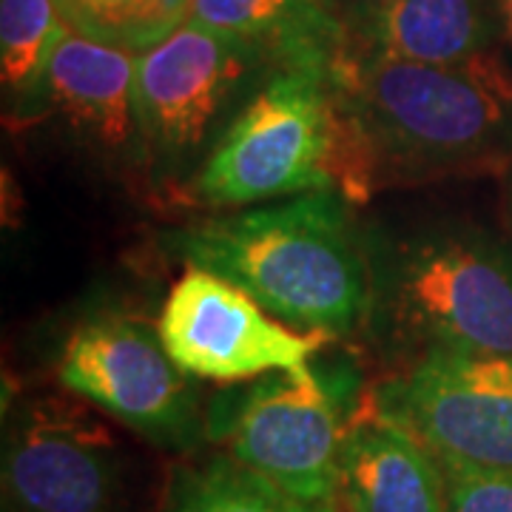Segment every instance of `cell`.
<instances>
[{"instance_id": "10", "label": "cell", "mask_w": 512, "mask_h": 512, "mask_svg": "<svg viewBox=\"0 0 512 512\" xmlns=\"http://www.w3.org/2000/svg\"><path fill=\"white\" fill-rule=\"evenodd\" d=\"M171 359L200 382H251L313 362L336 336L291 328L251 293L205 268H185L157 319Z\"/></svg>"}, {"instance_id": "11", "label": "cell", "mask_w": 512, "mask_h": 512, "mask_svg": "<svg viewBox=\"0 0 512 512\" xmlns=\"http://www.w3.org/2000/svg\"><path fill=\"white\" fill-rule=\"evenodd\" d=\"M339 512H447V478L439 456L373 404L350 421L339 464Z\"/></svg>"}, {"instance_id": "20", "label": "cell", "mask_w": 512, "mask_h": 512, "mask_svg": "<svg viewBox=\"0 0 512 512\" xmlns=\"http://www.w3.org/2000/svg\"><path fill=\"white\" fill-rule=\"evenodd\" d=\"M498 6V26H501V35L512 46V0H495Z\"/></svg>"}, {"instance_id": "3", "label": "cell", "mask_w": 512, "mask_h": 512, "mask_svg": "<svg viewBox=\"0 0 512 512\" xmlns=\"http://www.w3.org/2000/svg\"><path fill=\"white\" fill-rule=\"evenodd\" d=\"M330 69H274L194 171L191 200L211 211L316 191L367 200L362 154Z\"/></svg>"}, {"instance_id": "17", "label": "cell", "mask_w": 512, "mask_h": 512, "mask_svg": "<svg viewBox=\"0 0 512 512\" xmlns=\"http://www.w3.org/2000/svg\"><path fill=\"white\" fill-rule=\"evenodd\" d=\"M63 20L74 32L120 46L128 52H146L191 15V0H55Z\"/></svg>"}, {"instance_id": "4", "label": "cell", "mask_w": 512, "mask_h": 512, "mask_svg": "<svg viewBox=\"0 0 512 512\" xmlns=\"http://www.w3.org/2000/svg\"><path fill=\"white\" fill-rule=\"evenodd\" d=\"M370 316L416 356H512V248L473 225H430L376 256ZM413 356V359H416Z\"/></svg>"}, {"instance_id": "6", "label": "cell", "mask_w": 512, "mask_h": 512, "mask_svg": "<svg viewBox=\"0 0 512 512\" xmlns=\"http://www.w3.org/2000/svg\"><path fill=\"white\" fill-rule=\"evenodd\" d=\"M268 63L254 46L194 20L140 52L134 100L148 168L163 180L197 171L242 109L256 69Z\"/></svg>"}, {"instance_id": "18", "label": "cell", "mask_w": 512, "mask_h": 512, "mask_svg": "<svg viewBox=\"0 0 512 512\" xmlns=\"http://www.w3.org/2000/svg\"><path fill=\"white\" fill-rule=\"evenodd\" d=\"M441 467L447 478V512H512V473L456 461H441Z\"/></svg>"}, {"instance_id": "2", "label": "cell", "mask_w": 512, "mask_h": 512, "mask_svg": "<svg viewBox=\"0 0 512 512\" xmlns=\"http://www.w3.org/2000/svg\"><path fill=\"white\" fill-rule=\"evenodd\" d=\"M330 74L373 183L512 163V69L493 52L436 66L342 46Z\"/></svg>"}, {"instance_id": "19", "label": "cell", "mask_w": 512, "mask_h": 512, "mask_svg": "<svg viewBox=\"0 0 512 512\" xmlns=\"http://www.w3.org/2000/svg\"><path fill=\"white\" fill-rule=\"evenodd\" d=\"M387 3H393V0H328V6L333 9V15L342 20V26L348 23V20H356L367 15V12H376V9H382Z\"/></svg>"}, {"instance_id": "21", "label": "cell", "mask_w": 512, "mask_h": 512, "mask_svg": "<svg viewBox=\"0 0 512 512\" xmlns=\"http://www.w3.org/2000/svg\"><path fill=\"white\" fill-rule=\"evenodd\" d=\"M507 197H510V214H512V174H510V188H507Z\"/></svg>"}, {"instance_id": "9", "label": "cell", "mask_w": 512, "mask_h": 512, "mask_svg": "<svg viewBox=\"0 0 512 512\" xmlns=\"http://www.w3.org/2000/svg\"><path fill=\"white\" fill-rule=\"evenodd\" d=\"M373 407L441 461L512 473V356L421 353L376 387Z\"/></svg>"}, {"instance_id": "12", "label": "cell", "mask_w": 512, "mask_h": 512, "mask_svg": "<svg viewBox=\"0 0 512 512\" xmlns=\"http://www.w3.org/2000/svg\"><path fill=\"white\" fill-rule=\"evenodd\" d=\"M134 77L137 52L94 40L69 26L49 60L40 103L94 146L140 157Z\"/></svg>"}, {"instance_id": "14", "label": "cell", "mask_w": 512, "mask_h": 512, "mask_svg": "<svg viewBox=\"0 0 512 512\" xmlns=\"http://www.w3.org/2000/svg\"><path fill=\"white\" fill-rule=\"evenodd\" d=\"M188 20L254 46L274 69H330L345 46L328 0H191Z\"/></svg>"}, {"instance_id": "1", "label": "cell", "mask_w": 512, "mask_h": 512, "mask_svg": "<svg viewBox=\"0 0 512 512\" xmlns=\"http://www.w3.org/2000/svg\"><path fill=\"white\" fill-rule=\"evenodd\" d=\"M163 245L239 285L291 328L339 339L370 316V251L336 191L217 211L163 234Z\"/></svg>"}, {"instance_id": "5", "label": "cell", "mask_w": 512, "mask_h": 512, "mask_svg": "<svg viewBox=\"0 0 512 512\" xmlns=\"http://www.w3.org/2000/svg\"><path fill=\"white\" fill-rule=\"evenodd\" d=\"M348 362H308L251 379L208 404V439L302 501L333 504L339 450L356 416Z\"/></svg>"}, {"instance_id": "13", "label": "cell", "mask_w": 512, "mask_h": 512, "mask_svg": "<svg viewBox=\"0 0 512 512\" xmlns=\"http://www.w3.org/2000/svg\"><path fill=\"white\" fill-rule=\"evenodd\" d=\"M495 35V0H393L345 23V49L447 66L487 55Z\"/></svg>"}, {"instance_id": "16", "label": "cell", "mask_w": 512, "mask_h": 512, "mask_svg": "<svg viewBox=\"0 0 512 512\" xmlns=\"http://www.w3.org/2000/svg\"><path fill=\"white\" fill-rule=\"evenodd\" d=\"M69 32L55 0H0V77L18 100L40 103L43 77Z\"/></svg>"}, {"instance_id": "15", "label": "cell", "mask_w": 512, "mask_h": 512, "mask_svg": "<svg viewBox=\"0 0 512 512\" xmlns=\"http://www.w3.org/2000/svg\"><path fill=\"white\" fill-rule=\"evenodd\" d=\"M157 512H339L282 490L231 453H211L171 470Z\"/></svg>"}, {"instance_id": "8", "label": "cell", "mask_w": 512, "mask_h": 512, "mask_svg": "<svg viewBox=\"0 0 512 512\" xmlns=\"http://www.w3.org/2000/svg\"><path fill=\"white\" fill-rule=\"evenodd\" d=\"M137 467L89 407L29 396L6 413L0 512H128Z\"/></svg>"}, {"instance_id": "7", "label": "cell", "mask_w": 512, "mask_h": 512, "mask_svg": "<svg viewBox=\"0 0 512 512\" xmlns=\"http://www.w3.org/2000/svg\"><path fill=\"white\" fill-rule=\"evenodd\" d=\"M57 379L157 450L191 456L208 439L200 387L143 319L100 313L80 322L60 348Z\"/></svg>"}]
</instances>
